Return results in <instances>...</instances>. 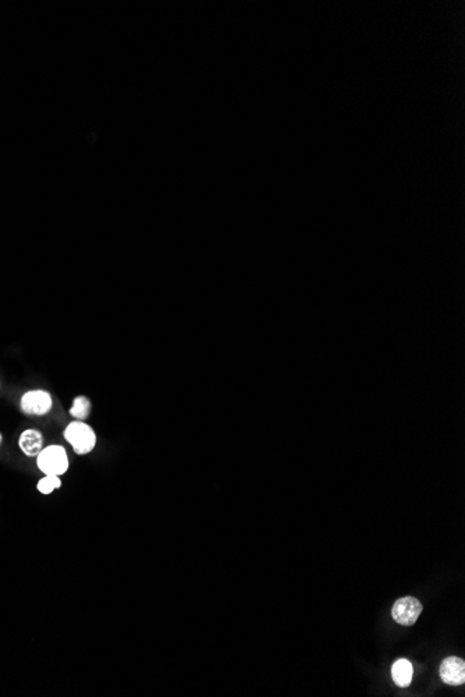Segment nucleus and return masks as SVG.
Listing matches in <instances>:
<instances>
[{
	"mask_svg": "<svg viewBox=\"0 0 465 697\" xmlns=\"http://www.w3.org/2000/svg\"><path fill=\"white\" fill-rule=\"evenodd\" d=\"M441 678L448 685H463L465 681L464 660L459 657H449L441 666Z\"/></svg>",
	"mask_w": 465,
	"mask_h": 697,
	"instance_id": "5",
	"label": "nucleus"
},
{
	"mask_svg": "<svg viewBox=\"0 0 465 697\" xmlns=\"http://www.w3.org/2000/svg\"><path fill=\"white\" fill-rule=\"evenodd\" d=\"M1 440H3V437H1V433H0V444H1Z\"/></svg>",
	"mask_w": 465,
	"mask_h": 697,
	"instance_id": "10",
	"label": "nucleus"
},
{
	"mask_svg": "<svg viewBox=\"0 0 465 697\" xmlns=\"http://www.w3.org/2000/svg\"><path fill=\"white\" fill-rule=\"evenodd\" d=\"M36 466L43 474L61 476L68 470V456L61 446H47L36 457Z\"/></svg>",
	"mask_w": 465,
	"mask_h": 697,
	"instance_id": "2",
	"label": "nucleus"
},
{
	"mask_svg": "<svg viewBox=\"0 0 465 697\" xmlns=\"http://www.w3.org/2000/svg\"><path fill=\"white\" fill-rule=\"evenodd\" d=\"M53 407L52 396L45 390H29L20 400V410L28 417H43Z\"/></svg>",
	"mask_w": 465,
	"mask_h": 697,
	"instance_id": "3",
	"label": "nucleus"
},
{
	"mask_svg": "<svg viewBox=\"0 0 465 697\" xmlns=\"http://www.w3.org/2000/svg\"><path fill=\"white\" fill-rule=\"evenodd\" d=\"M424 610V606L421 604V601L415 597H403V599H399L394 606H393V610H392V617L393 620L403 625V627H413L417 620L420 618L421 613Z\"/></svg>",
	"mask_w": 465,
	"mask_h": 697,
	"instance_id": "4",
	"label": "nucleus"
},
{
	"mask_svg": "<svg viewBox=\"0 0 465 697\" xmlns=\"http://www.w3.org/2000/svg\"><path fill=\"white\" fill-rule=\"evenodd\" d=\"M413 664L406 660V659H400L394 663L393 668H392V677H393V681L396 682V685L401 687V688H406L411 684L413 681Z\"/></svg>",
	"mask_w": 465,
	"mask_h": 697,
	"instance_id": "7",
	"label": "nucleus"
},
{
	"mask_svg": "<svg viewBox=\"0 0 465 697\" xmlns=\"http://www.w3.org/2000/svg\"><path fill=\"white\" fill-rule=\"evenodd\" d=\"M60 487H61V479H60V476H56V474H43V477L36 484L38 491L40 494H45V495L52 494L54 490H57Z\"/></svg>",
	"mask_w": 465,
	"mask_h": 697,
	"instance_id": "9",
	"label": "nucleus"
},
{
	"mask_svg": "<svg viewBox=\"0 0 465 697\" xmlns=\"http://www.w3.org/2000/svg\"><path fill=\"white\" fill-rule=\"evenodd\" d=\"M66 442L73 447L77 456L89 454L96 446L95 430L82 421L71 422L63 432Z\"/></svg>",
	"mask_w": 465,
	"mask_h": 697,
	"instance_id": "1",
	"label": "nucleus"
},
{
	"mask_svg": "<svg viewBox=\"0 0 465 697\" xmlns=\"http://www.w3.org/2000/svg\"><path fill=\"white\" fill-rule=\"evenodd\" d=\"M70 415L77 421H85L91 414V401L85 396H78L73 401V407L70 408Z\"/></svg>",
	"mask_w": 465,
	"mask_h": 697,
	"instance_id": "8",
	"label": "nucleus"
},
{
	"mask_svg": "<svg viewBox=\"0 0 465 697\" xmlns=\"http://www.w3.org/2000/svg\"><path fill=\"white\" fill-rule=\"evenodd\" d=\"M18 447L27 457H38L43 449V436L39 430L27 429L20 435Z\"/></svg>",
	"mask_w": 465,
	"mask_h": 697,
	"instance_id": "6",
	"label": "nucleus"
}]
</instances>
